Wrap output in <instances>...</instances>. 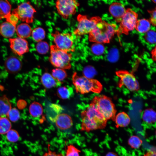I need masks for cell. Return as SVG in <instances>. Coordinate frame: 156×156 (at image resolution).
Returning <instances> with one entry per match:
<instances>
[{"label": "cell", "instance_id": "45", "mask_svg": "<svg viewBox=\"0 0 156 156\" xmlns=\"http://www.w3.org/2000/svg\"><path fill=\"white\" fill-rule=\"evenodd\" d=\"M153 1V2H154V3H155V2H156V1H155V0Z\"/></svg>", "mask_w": 156, "mask_h": 156}, {"label": "cell", "instance_id": "13", "mask_svg": "<svg viewBox=\"0 0 156 156\" xmlns=\"http://www.w3.org/2000/svg\"><path fill=\"white\" fill-rule=\"evenodd\" d=\"M5 68L7 71L11 74L16 73L22 67L20 60L17 57L11 56L8 57L4 62Z\"/></svg>", "mask_w": 156, "mask_h": 156}, {"label": "cell", "instance_id": "38", "mask_svg": "<svg viewBox=\"0 0 156 156\" xmlns=\"http://www.w3.org/2000/svg\"><path fill=\"white\" fill-rule=\"evenodd\" d=\"M20 113L16 108H11L7 116L9 120L13 122H15L19 119Z\"/></svg>", "mask_w": 156, "mask_h": 156}, {"label": "cell", "instance_id": "5", "mask_svg": "<svg viewBox=\"0 0 156 156\" xmlns=\"http://www.w3.org/2000/svg\"><path fill=\"white\" fill-rule=\"evenodd\" d=\"M50 50L49 60L53 66L63 69H70L72 58L71 53L58 49L55 45L51 46Z\"/></svg>", "mask_w": 156, "mask_h": 156}, {"label": "cell", "instance_id": "15", "mask_svg": "<svg viewBox=\"0 0 156 156\" xmlns=\"http://www.w3.org/2000/svg\"><path fill=\"white\" fill-rule=\"evenodd\" d=\"M109 10L111 14L118 22H120L126 10L124 5L119 2H114L110 5Z\"/></svg>", "mask_w": 156, "mask_h": 156}, {"label": "cell", "instance_id": "4", "mask_svg": "<svg viewBox=\"0 0 156 156\" xmlns=\"http://www.w3.org/2000/svg\"><path fill=\"white\" fill-rule=\"evenodd\" d=\"M91 103L107 120L112 119L115 121L116 111L110 98L103 95L96 96Z\"/></svg>", "mask_w": 156, "mask_h": 156}, {"label": "cell", "instance_id": "10", "mask_svg": "<svg viewBox=\"0 0 156 156\" xmlns=\"http://www.w3.org/2000/svg\"><path fill=\"white\" fill-rule=\"evenodd\" d=\"M12 12L17 15L21 21L29 23L33 22L34 14L36 11L30 2L28 1L21 3Z\"/></svg>", "mask_w": 156, "mask_h": 156}, {"label": "cell", "instance_id": "34", "mask_svg": "<svg viewBox=\"0 0 156 156\" xmlns=\"http://www.w3.org/2000/svg\"><path fill=\"white\" fill-rule=\"evenodd\" d=\"M36 49L39 53L44 54L48 51L49 46L47 42L41 41L38 42L36 45Z\"/></svg>", "mask_w": 156, "mask_h": 156}, {"label": "cell", "instance_id": "6", "mask_svg": "<svg viewBox=\"0 0 156 156\" xmlns=\"http://www.w3.org/2000/svg\"><path fill=\"white\" fill-rule=\"evenodd\" d=\"M78 22L77 28L73 34L77 36H79L89 34L102 20L99 16L88 18L87 16L79 14L77 17Z\"/></svg>", "mask_w": 156, "mask_h": 156}, {"label": "cell", "instance_id": "21", "mask_svg": "<svg viewBox=\"0 0 156 156\" xmlns=\"http://www.w3.org/2000/svg\"><path fill=\"white\" fill-rule=\"evenodd\" d=\"M49 107L50 109L47 112V117L51 121L54 122L56 116L61 113L63 109L60 105L56 104H51Z\"/></svg>", "mask_w": 156, "mask_h": 156}, {"label": "cell", "instance_id": "26", "mask_svg": "<svg viewBox=\"0 0 156 156\" xmlns=\"http://www.w3.org/2000/svg\"><path fill=\"white\" fill-rule=\"evenodd\" d=\"M57 94L58 96L62 99H67L73 95V89L70 87L65 86L59 87L57 91Z\"/></svg>", "mask_w": 156, "mask_h": 156}, {"label": "cell", "instance_id": "35", "mask_svg": "<svg viewBox=\"0 0 156 156\" xmlns=\"http://www.w3.org/2000/svg\"><path fill=\"white\" fill-rule=\"evenodd\" d=\"M95 68L91 66H87L83 69L82 73L83 76L88 78L92 79L96 74Z\"/></svg>", "mask_w": 156, "mask_h": 156}, {"label": "cell", "instance_id": "7", "mask_svg": "<svg viewBox=\"0 0 156 156\" xmlns=\"http://www.w3.org/2000/svg\"><path fill=\"white\" fill-rule=\"evenodd\" d=\"M51 35L53 38L55 45L57 48L68 52L75 51L74 38L71 34L61 33L56 30Z\"/></svg>", "mask_w": 156, "mask_h": 156}, {"label": "cell", "instance_id": "30", "mask_svg": "<svg viewBox=\"0 0 156 156\" xmlns=\"http://www.w3.org/2000/svg\"><path fill=\"white\" fill-rule=\"evenodd\" d=\"M51 75L54 79L60 82L64 80L67 76L64 69L58 68L52 70Z\"/></svg>", "mask_w": 156, "mask_h": 156}, {"label": "cell", "instance_id": "31", "mask_svg": "<svg viewBox=\"0 0 156 156\" xmlns=\"http://www.w3.org/2000/svg\"><path fill=\"white\" fill-rule=\"evenodd\" d=\"M91 49L92 53L97 56L102 55L105 51L104 46L100 43H94L92 45Z\"/></svg>", "mask_w": 156, "mask_h": 156}, {"label": "cell", "instance_id": "29", "mask_svg": "<svg viewBox=\"0 0 156 156\" xmlns=\"http://www.w3.org/2000/svg\"><path fill=\"white\" fill-rule=\"evenodd\" d=\"M11 127V123L8 118L6 117H0V134L6 133Z\"/></svg>", "mask_w": 156, "mask_h": 156}, {"label": "cell", "instance_id": "27", "mask_svg": "<svg viewBox=\"0 0 156 156\" xmlns=\"http://www.w3.org/2000/svg\"><path fill=\"white\" fill-rule=\"evenodd\" d=\"M155 29H151L144 36L145 43L152 47H154L156 44V32Z\"/></svg>", "mask_w": 156, "mask_h": 156}, {"label": "cell", "instance_id": "12", "mask_svg": "<svg viewBox=\"0 0 156 156\" xmlns=\"http://www.w3.org/2000/svg\"><path fill=\"white\" fill-rule=\"evenodd\" d=\"M10 46L13 52L21 56L29 51L27 41L25 39L20 37L9 39Z\"/></svg>", "mask_w": 156, "mask_h": 156}, {"label": "cell", "instance_id": "9", "mask_svg": "<svg viewBox=\"0 0 156 156\" xmlns=\"http://www.w3.org/2000/svg\"><path fill=\"white\" fill-rule=\"evenodd\" d=\"M79 4L74 0H58L56 2V7L58 14L64 19L75 14Z\"/></svg>", "mask_w": 156, "mask_h": 156}, {"label": "cell", "instance_id": "32", "mask_svg": "<svg viewBox=\"0 0 156 156\" xmlns=\"http://www.w3.org/2000/svg\"><path fill=\"white\" fill-rule=\"evenodd\" d=\"M119 53L118 49L115 48L111 49L106 55L107 59L111 62H115L118 60Z\"/></svg>", "mask_w": 156, "mask_h": 156}, {"label": "cell", "instance_id": "33", "mask_svg": "<svg viewBox=\"0 0 156 156\" xmlns=\"http://www.w3.org/2000/svg\"><path fill=\"white\" fill-rule=\"evenodd\" d=\"M128 142L131 148L135 149L139 148L142 144V140L138 136L134 135L130 137Z\"/></svg>", "mask_w": 156, "mask_h": 156}, {"label": "cell", "instance_id": "37", "mask_svg": "<svg viewBox=\"0 0 156 156\" xmlns=\"http://www.w3.org/2000/svg\"><path fill=\"white\" fill-rule=\"evenodd\" d=\"M80 151L72 144L67 146L65 156H79Z\"/></svg>", "mask_w": 156, "mask_h": 156}, {"label": "cell", "instance_id": "25", "mask_svg": "<svg viewBox=\"0 0 156 156\" xmlns=\"http://www.w3.org/2000/svg\"><path fill=\"white\" fill-rule=\"evenodd\" d=\"M151 23L148 20L142 19L137 20L135 29L139 32L144 34L151 28Z\"/></svg>", "mask_w": 156, "mask_h": 156}, {"label": "cell", "instance_id": "8", "mask_svg": "<svg viewBox=\"0 0 156 156\" xmlns=\"http://www.w3.org/2000/svg\"><path fill=\"white\" fill-rule=\"evenodd\" d=\"M138 17L137 14L131 9L126 10L117 30L118 34H124L127 35L129 31L133 30L138 20Z\"/></svg>", "mask_w": 156, "mask_h": 156}, {"label": "cell", "instance_id": "3", "mask_svg": "<svg viewBox=\"0 0 156 156\" xmlns=\"http://www.w3.org/2000/svg\"><path fill=\"white\" fill-rule=\"evenodd\" d=\"M72 81L76 92L81 94L91 92L99 93L102 90V86L98 80L88 79L83 76H79L76 72L73 74Z\"/></svg>", "mask_w": 156, "mask_h": 156}, {"label": "cell", "instance_id": "19", "mask_svg": "<svg viewBox=\"0 0 156 156\" xmlns=\"http://www.w3.org/2000/svg\"><path fill=\"white\" fill-rule=\"evenodd\" d=\"M11 108V103L6 96L0 97V117L7 116Z\"/></svg>", "mask_w": 156, "mask_h": 156}, {"label": "cell", "instance_id": "28", "mask_svg": "<svg viewBox=\"0 0 156 156\" xmlns=\"http://www.w3.org/2000/svg\"><path fill=\"white\" fill-rule=\"evenodd\" d=\"M33 40L38 42L42 41L45 36V32L43 29L41 27L34 28L31 34Z\"/></svg>", "mask_w": 156, "mask_h": 156}, {"label": "cell", "instance_id": "36", "mask_svg": "<svg viewBox=\"0 0 156 156\" xmlns=\"http://www.w3.org/2000/svg\"><path fill=\"white\" fill-rule=\"evenodd\" d=\"M6 137L7 140L11 142H17L19 138L18 132L14 129H10L6 133Z\"/></svg>", "mask_w": 156, "mask_h": 156}, {"label": "cell", "instance_id": "18", "mask_svg": "<svg viewBox=\"0 0 156 156\" xmlns=\"http://www.w3.org/2000/svg\"><path fill=\"white\" fill-rule=\"evenodd\" d=\"M31 27L27 23H22L16 28V31L18 37L23 39L29 37L31 34Z\"/></svg>", "mask_w": 156, "mask_h": 156}, {"label": "cell", "instance_id": "1", "mask_svg": "<svg viewBox=\"0 0 156 156\" xmlns=\"http://www.w3.org/2000/svg\"><path fill=\"white\" fill-rule=\"evenodd\" d=\"M81 130L90 131L104 128L107 120L96 109L94 104L91 103L86 109L81 113Z\"/></svg>", "mask_w": 156, "mask_h": 156}, {"label": "cell", "instance_id": "16", "mask_svg": "<svg viewBox=\"0 0 156 156\" xmlns=\"http://www.w3.org/2000/svg\"><path fill=\"white\" fill-rule=\"evenodd\" d=\"M40 82L46 89H50L60 86L62 83L54 79L48 73H44L40 77Z\"/></svg>", "mask_w": 156, "mask_h": 156}, {"label": "cell", "instance_id": "17", "mask_svg": "<svg viewBox=\"0 0 156 156\" xmlns=\"http://www.w3.org/2000/svg\"><path fill=\"white\" fill-rule=\"evenodd\" d=\"M16 27L6 21L0 24V35L6 38L11 37L14 34Z\"/></svg>", "mask_w": 156, "mask_h": 156}, {"label": "cell", "instance_id": "2", "mask_svg": "<svg viewBox=\"0 0 156 156\" xmlns=\"http://www.w3.org/2000/svg\"><path fill=\"white\" fill-rule=\"evenodd\" d=\"M116 26L102 21L89 34L90 41L98 43H108L117 32Z\"/></svg>", "mask_w": 156, "mask_h": 156}, {"label": "cell", "instance_id": "20", "mask_svg": "<svg viewBox=\"0 0 156 156\" xmlns=\"http://www.w3.org/2000/svg\"><path fill=\"white\" fill-rule=\"evenodd\" d=\"M130 118L129 116L125 112H122L118 113L115 118L116 127H125L130 123Z\"/></svg>", "mask_w": 156, "mask_h": 156}, {"label": "cell", "instance_id": "11", "mask_svg": "<svg viewBox=\"0 0 156 156\" xmlns=\"http://www.w3.org/2000/svg\"><path fill=\"white\" fill-rule=\"evenodd\" d=\"M120 79L121 85L125 86L131 91L138 90L140 88L139 83L134 76L125 70H120L116 73Z\"/></svg>", "mask_w": 156, "mask_h": 156}, {"label": "cell", "instance_id": "41", "mask_svg": "<svg viewBox=\"0 0 156 156\" xmlns=\"http://www.w3.org/2000/svg\"><path fill=\"white\" fill-rule=\"evenodd\" d=\"M43 156H63L61 153H57L55 152L51 151L50 148V145L48 146V151L46 152Z\"/></svg>", "mask_w": 156, "mask_h": 156}, {"label": "cell", "instance_id": "40", "mask_svg": "<svg viewBox=\"0 0 156 156\" xmlns=\"http://www.w3.org/2000/svg\"><path fill=\"white\" fill-rule=\"evenodd\" d=\"M148 12L151 15L149 21L152 25L155 26L156 23V11L155 8L154 10L152 11H149Z\"/></svg>", "mask_w": 156, "mask_h": 156}, {"label": "cell", "instance_id": "23", "mask_svg": "<svg viewBox=\"0 0 156 156\" xmlns=\"http://www.w3.org/2000/svg\"><path fill=\"white\" fill-rule=\"evenodd\" d=\"M29 112L33 117L38 118L43 116V109L42 105L38 102H34L30 105Z\"/></svg>", "mask_w": 156, "mask_h": 156}, {"label": "cell", "instance_id": "39", "mask_svg": "<svg viewBox=\"0 0 156 156\" xmlns=\"http://www.w3.org/2000/svg\"><path fill=\"white\" fill-rule=\"evenodd\" d=\"M6 19L7 21L15 27L19 19L17 15L12 12L7 17Z\"/></svg>", "mask_w": 156, "mask_h": 156}, {"label": "cell", "instance_id": "44", "mask_svg": "<svg viewBox=\"0 0 156 156\" xmlns=\"http://www.w3.org/2000/svg\"><path fill=\"white\" fill-rule=\"evenodd\" d=\"M152 55L153 56V58L154 60H155V53H156V49H155H155H153V50L152 51Z\"/></svg>", "mask_w": 156, "mask_h": 156}, {"label": "cell", "instance_id": "43", "mask_svg": "<svg viewBox=\"0 0 156 156\" xmlns=\"http://www.w3.org/2000/svg\"><path fill=\"white\" fill-rule=\"evenodd\" d=\"M106 156H118V155L115 153L110 152L107 153Z\"/></svg>", "mask_w": 156, "mask_h": 156}, {"label": "cell", "instance_id": "42", "mask_svg": "<svg viewBox=\"0 0 156 156\" xmlns=\"http://www.w3.org/2000/svg\"><path fill=\"white\" fill-rule=\"evenodd\" d=\"M144 156H156L155 150H149L144 154Z\"/></svg>", "mask_w": 156, "mask_h": 156}, {"label": "cell", "instance_id": "14", "mask_svg": "<svg viewBox=\"0 0 156 156\" xmlns=\"http://www.w3.org/2000/svg\"><path fill=\"white\" fill-rule=\"evenodd\" d=\"M54 123L58 128L63 130L70 129L73 125L71 117L69 115L65 113H61L58 115Z\"/></svg>", "mask_w": 156, "mask_h": 156}, {"label": "cell", "instance_id": "22", "mask_svg": "<svg viewBox=\"0 0 156 156\" xmlns=\"http://www.w3.org/2000/svg\"><path fill=\"white\" fill-rule=\"evenodd\" d=\"M143 121L148 124H152L156 122V113L152 109H147L143 111L141 115Z\"/></svg>", "mask_w": 156, "mask_h": 156}, {"label": "cell", "instance_id": "24", "mask_svg": "<svg viewBox=\"0 0 156 156\" xmlns=\"http://www.w3.org/2000/svg\"><path fill=\"white\" fill-rule=\"evenodd\" d=\"M11 6L7 0H0V19L6 18L11 14Z\"/></svg>", "mask_w": 156, "mask_h": 156}]
</instances>
